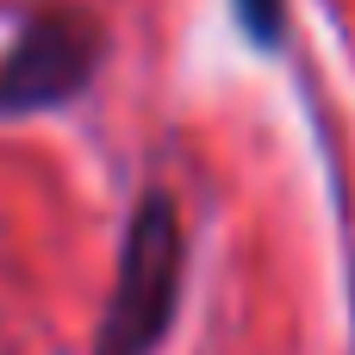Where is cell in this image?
<instances>
[{
	"instance_id": "3957f363",
	"label": "cell",
	"mask_w": 355,
	"mask_h": 355,
	"mask_svg": "<svg viewBox=\"0 0 355 355\" xmlns=\"http://www.w3.org/2000/svg\"><path fill=\"white\" fill-rule=\"evenodd\" d=\"M225 12H231L243 50H256V56H281L287 37H293V6L287 0H225Z\"/></svg>"
},
{
	"instance_id": "7a4b0ae2",
	"label": "cell",
	"mask_w": 355,
	"mask_h": 355,
	"mask_svg": "<svg viewBox=\"0 0 355 355\" xmlns=\"http://www.w3.org/2000/svg\"><path fill=\"white\" fill-rule=\"evenodd\" d=\"M112 62V25L94 0H31L0 44V125L62 119L94 100Z\"/></svg>"
},
{
	"instance_id": "6da1fadb",
	"label": "cell",
	"mask_w": 355,
	"mask_h": 355,
	"mask_svg": "<svg viewBox=\"0 0 355 355\" xmlns=\"http://www.w3.org/2000/svg\"><path fill=\"white\" fill-rule=\"evenodd\" d=\"M181 293H187V218L181 200L162 181H150L119 225L112 287L87 355H156L181 318Z\"/></svg>"
}]
</instances>
